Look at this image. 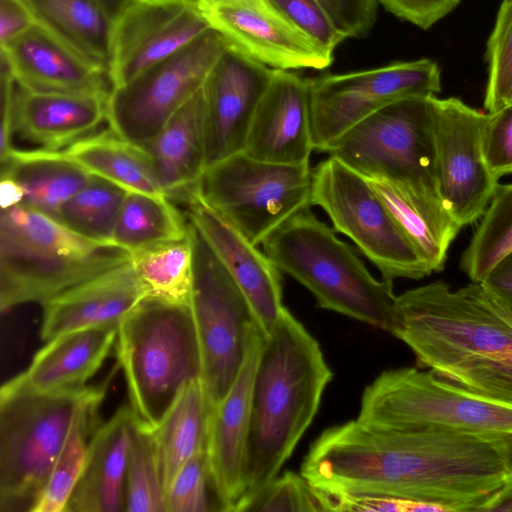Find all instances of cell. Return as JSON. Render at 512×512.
I'll list each match as a JSON object with an SVG mask.
<instances>
[{"label": "cell", "instance_id": "1", "mask_svg": "<svg viewBox=\"0 0 512 512\" xmlns=\"http://www.w3.org/2000/svg\"><path fill=\"white\" fill-rule=\"evenodd\" d=\"M300 473L329 493L367 494L479 512L512 483L492 442L450 430H395L359 420L331 426L312 443Z\"/></svg>", "mask_w": 512, "mask_h": 512}, {"label": "cell", "instance_id": "2", "mask_svg": "<svg viewBox=\"0 0 512 512\" xmlns=\"http://www.w3.org/2000/svg\"><path fill=\"white\" fill-rule=\"evenodd\" d=\"M443 380L512 406V323L480 282L435 281L397 295L390 332Z\"/></svg>", "mask_w": 512, "mask_h": 512}, {"label": "cell", "instance_id": "3", "mask_svg": "<svg viewBox=\"0 0 512 512\" xmlns=\"http://www.w3.org/2000/svg\"><path fill=\"white\" fill-rule=\"evenodd\" d=\"M332 377L318 341L284 307L265 337L255 371L243 500L278 476Z\"/></svg>", "mask_w": 512, "mask_h": 512}, {"label": "cell", "instance_id": "4", "mask_svg": "<svg viewBox=\"0 0 512 512\" xmlns=\"http://www.w3.org/2000/svg\"><path fill=\"white\" fill-rule=\"evenodd\" d=\"M269 260L307 288L317 306L390 332L397 295L306 206L261 243Z\"/></svg>", "mask_w": 512, "mask_h": 512}, {"label": "cell", "instance_id": "5", "mask_svg": "<svg viewBox=\"0 0 512 512\" xmlns=\"http://www.w3.org/2000/svg\"><path fill=\"white\" fill-rule=\"evenodd\" d=\"M116 355L135 417L156 427L180 389L201 379L189 304L146 296L117 329Z\"/></svg>", "mask_w": 512, "mask_h": 512}, {"label": "cell", "instance_id": "6", "mask_svg": "<svg viewBox=\"0 0 512 512\" xmlns=\"http://www.w3.org/2000/svg\"><path fill=\"white\" fill-rule=\"evenodd\" d=\"M357 420L395 430H450L484 438L512 465V406L449 383L431 371H383L363 391Z\"/></svg>", "mask_w": 512, "mask_h": 512}, {"label": "cell", "instance_id": "7", "mask_svg": "<svg viewBox=\"0 0 512 512\" xmlns=\"http://www.w3.org/2000/svg\"><path fill=\"white\" fill-rule=\"evenodd\" d=\"M435 99L409 97L392 102L350 128L323 152L365 178L391 181L447 213L436 176Z\"/></svg>", "mask_w": 512, "mask_h": 512}, {"label": "cell", "instance_id": "8", "mask_svg": "<svg viewBox=\"0 0 512 512\" xmlns=\"http://www.w3.org/2000/svg\"><path fill=\"white\" fill-rule=\"evenodd\" d=\"M104 390L0 395L1 512H31L76 415Z\"/></svg>", "mask_w": 512, "mask_h": 512}, {"label": "cell", "instance_id": "9", "mask_svg": "<svg viewBox=\"0 0 512 512\" xmlns=\"http://www.w3.org/2000/svg\"><path fill=\"white\" fill-rule=\"evenodd\" d=\"M189 238L193 251L189 305L200 351L201 381L211 408L236 380L251 330L259 322L241 289L190 221Z\"/></svg>", "mask_w": 512, "mask_h": 512}, {"label": "cell", "instance_id": "10", "mask_svg": "<svg viewBox=\"0 0 512 512\" xmlns=\"http://www.w3.org/2000/svg\"><path fill=\"white\" fill-rule=\"evenodd\" d=\"M312 168L265 162L244 152L205 169L196 192L253 245L311 206Z\"/></svg>", "mask_w": 512, "mask_h": 512}, {"label": "cell", "instance_id": "11", "mask_svg": "<svg viewBox=\"0 0 512 512\" xmlns=\"http://www.w3.org/2000/svg\"><path fill=\"white\" fill-rule=\"evenodd\" d=\"M311 205L325 211L335 232L350 238L382 279L433 273L368 180L339 159L329 155L312 169Z\"/></svg>", "mask_w": 512, "mask_h": 512}, {"label": "cell", "instance_id": "12", "mask_svg": "<svg viewBox=\"0 0 512 512\" xmlns=\"http://www.w3.org/2000/svg\"><path fill=\"white\" fill-rule=\"evenodd\" d=\"M227 45L211 28L180 51L114 87L107 101L109 127L145 148L202 88Z\"/></svg>", "mask_w": 512, "mask_h": 512}, {"label": "cell", "instance_id": "13", "mask_svg": "<svg viewBox=\"0 0 512 512\" xmlns=\"http://www.w3.org/2000/svg\"><path fill=\"white\" fill-rule=\"evenodd\" d=\"M440 91L439 66L426 58L309 78L313 149L323 152L350 128L392 102L436 96Z\"/></svg>", "mask_w": 512, "mask_h": 512}, {"label": "cell", "instance_id": "14", "mask_svg": "<svg viewBox=\"0 0 512 512\" xmlns=\"http://www.w3.org/2000/svg\"><path fill=\"white\" fill-rule=\"evenodd\" d=\"M486 116L458 98L435 99L433 134L438 189L445 210L461 228L483 215L499 184L483 153Z\"/></svg>", "mask_w": 512, "mask_h": 512}, {"label": "cell", "instance_id": "15", "mask_svg": "<svg viewBox=\"0 0 512 512\" xmlns=\"http://www.w3.org/2000/svg\"><path fill=\"white\" fill-rule=\"evenodd\" d=\"M211 27L192 0H129L114 16L108 72L114 87L191 44Z\"/></svg>", "mask_w": 512, "mask_h": 512}, {"label": "cell", "instance_id": "16", "mask_svg": "<svg viewBox=\"0 0 512 512\" xmlns=\"http://www.w3.org/2000/svg\"><path fill=\"white\" fill-rule=\"evenodd\" d=\"M130 259L131 253L116 245L80 255L28 242L0 226V309L43 303Z\"/></svg>", "mask_w": 512, "mask_h": 512}, {"label": "cell", "instance_id": "17", "mask_svg": "<svg viewBox=\"0 0 512 512\" xmlns=\"http://www.w3.org/2000/svg\"><path fill=\"white\" fill-rule=\"evenodd\" d=\"M226 42L272 69H325L324 51L265 0H209L198 4Z\"/></svg>", "mask_w": 512, "mask_h": 512}, {"label": "cell", "instance_id": "18", "mask_svg": "<svg viewBox=\"0 0 512 512\" xmlns=\"http://www.w3.org/2000/svg\"><path fill=\"white\" fill-rule=\"evenodd\" d=\"M272 68L227 45L204 85L206 168L241 153Z\"/></svg>", "mask_w": 512, "mask_h": 512}, {"label": "cell", "instance_id": "19", "mask_svg": "<svg viewBox=\"0 0 512 512\" xmlns=\"http://www.w3.org/2000/svg\"><path fill=\"white\" fill-rule=\"evenodd\" d=\"M266 334L250 333L241 370L225 397L209 409L206 454L221 511L235 512L247 490V445L255 371Z\"/></svg>", "mask_w": 512, "mask_h": 512}, {"label": "cell", "instance_id": "20", "mask_svg": "<svg viewBox=\"0 0 512 512\" xmlns=\"http://www.w3.org/2000/svg\"><path fill=\"white\" fill-rule=\"evenodd\" d=\"M1 60L17 85L32 92L92 94L109 98V72L39 23L1 46Z\"/></svg>", "mask_w": 512, "mask_h": 512}, {"label": "cell", "instance_id": "21", "mask_svg": "<svg viewBox=\"0 0 512 512\" xmlns=\"http://www.w3.org/2000/svg\"><path fill=\"white\" fill-rule=\"evenodd\" d=\"M313 150L309 78L274 69L243 152L265 162L299 165L309 163Z\"/></svg>", "mask_w": 512, "mask_h": 512}, {"label": "cell", "instance_id": "22", "mask_svg": "<svg viewBox=\"0 0 512 512\" xmlns=\"http://www.w3.org/2000/svg\"><path fill=\"white\" fill-rule=\"evenodd\" d=\"M198 229L249 302L266 336L284 309L280 271L264 252L215 213L193 191L184 200Z\"/></svg>", "mask_w": 512, "mask_h": 512}, {"label": "cell", "instance_id": "23", "mask_svg": "<svg viewBox=\"0 0 512 512\" xmlns=\"http://www.w3.org/2000/svg\"><path fill=\"white\" fill-rule=\"evenodd\" d=\"M148 295L130 259L41 303V339L47 342L73 330L118 326Z\"/></svg>", "mask_w": 512, "mask_h": 512}, {"label": "cell", "instance_id": "24", "mask_svg": "<svg viewBox=\"0 0 512 512\" xmlns=\"http://www.w3.org/2000/svg\"><path fill=\"white\" fill-rule=\"evenodd\" d=\"M117 329V325L83 328L47 341L26 370L2 385L0 395L85 387L109 355Z\"/></svg>", "mask_w": 512, "mask_h": 512}, {"label": "cell", "instance_id": "25", "mask_svg": "<svg viewBox=\"0 0 512 512\" xmlns=\"http://www.w3.org/2000/svg\"><path fill=\"white\" fill-rule=\"evenodd\" d=\"M107 101L99 95L32 92L17 85L11 108L12 135L41 149L59 151L107 120Z\"/></svg>", "mask_w": 512, "mask_h": 512}, {"label": "cell", "instance_id": "26", "mask_svg": "<svg viewBox=\"0 0 512 512\" xmlns=\"http://www.w3.org/2000/svg\"><path fill=\"white\" fill-rule=\"evenodd\" d=\"M135 416L129 405L92 434L86 462L64 512L125 511L126 470Z\"/></svg>", "mask_w": 512, "mask_h": 512}, {"label": "cell", "instance_id": "27", "mask_svg": "<svg viewBox=\"0 0 512 512\" xmlns=\"http://www.w3.org/2000/svg\"><path fill=\"white\" fill-rule=\"evenodd\" d=\"M164 194L183 202L205 169V100L203 86L145 147Z\"/></svg>", "mask_w": 512, "mask_h": 512}, {"label": "cell", "instance_id": "28", "mask_svg": "<svg viewBox=\"0 0 512 512\" xmlns=\"http://www.w3.org/2000/svg\"><path fill=\"white\" fill-rule=\"evenodd\" d=\"M1 159V176L14 180L22 189L21 205L57 220L62 205L92 178L64 151L13 147Z\"/></svg>", "mask_w": 512, "mask_h": 512}, {"label": "cell", "instance_id": "29", "mask_svg": "<svg viewBox=\"0 0 512 512\" xmlns=\"http://www.w3.org/2000/svg\"><path fill=\"white\" fill-rule=\"evenodd\" d=\"M63 151L90 174L128 192L166 196L146 149L122 138L110 127L74 142Z\"/></svg>", "mask_w": 512, "mask_h": 512}, {"label": "cell", "instance_id": "30", "mask_svg": "<svg viewBox=\"0 0 512 512\" xmlns=\"http://www.w3.org/2000/svg\"><path fill=\"white\" fill-rule=\"evenodd\" d=\"M37 23L108 71L113 16L98 0H22Z\"/></svg>", "mask_w": 512, "mask_h": 512}, {"label": "cell", "instance_id": "31", "mask_svg": "<svg viewBox=\"0 0 512 512\" xmlns=\"http://www.w3.org/2000/svg\"><path fill=\"white\" fill-rule=\"evenodd\" d=\"M395 221L432 272L443 269L461 227L445 212L385 179H368Z\"/></svg>", "mask_w": 512, "mask_h": 512}, {"label": "cell", "instance_id": "32", "mask_svg": "<svg viewBox=\"0 0 512 512\" xmlns=\"http://www.w3.org/2000/svg\"><path fill=\"white\" fill-rule=\"evenodd\" d=\"M209 403L201 379L185 384L154 427L165 491L179 470L206 448Z\"/></svg>", "mask_w": 512, "mask_h": 512}, {"label": "cell", "instance_id": "33", "mask_svg": "<svg viewBox=\"0 0 512 512\" xmlns=\"http://www.w3.org/2000/svg\"><path fill=\"white\" fill-rule=\"evenodd\" d=\"M186 221L164 195L127 192L116 221L113 243L134 253L188 237Z\"/></svg>", "mask_w": 512, "mask_h": 512}, {"label": "cell", "instance_id": "34", "mask_svg": "<svg viewBox=\"0 0 512 512\" xmlns=\"http://www.w3.org/2000/svg\"><path fill=\"white\" fill-rule=\"evenodd\" d=\"M106 390L88 401L76 415L68 437L31 512H63L86 462L89 441L99 426L98 409Z\"/></svg>", "mask_w": 512, "mask_h": 512}, {"label": "cell", "instance_id": "35", "mask_svg": "<svg viewBox=\"0 0 512 512\" xmlns=\"http://www.w3.org/2000/svg\"><path fill=\"white\" fill-rule=\"evenodd\" d=\"M481 217L460 261L471 281L480 283L512 253V183L497 185Z\"/></svg>", "mask_w": 512, "mask_h": 512}, {"label": "cell", "instance_id": "36", "mask_svg": "<svg viewBox=\"0 0 512 512\" xmlns=\"http://www.w3.org/2000/svg\"><path fill=\"white\" fill-rule=\"evenodd\" d=\"M131 263L150 296L189 304L193 251L188 237L131 253Z\"/></svg>", "mask_w": 512, "mask_h": 512}, {"label": "cell", "instance_id": "37", "mask_svg": "<svg viewBox=\"0 0 512 512\" xmlns=\"http://www.w3.org/2000/svg\"><path fill=\"white\" fill-rule=\"evenodd\" d=\"M128 191L98 176L60 208L57 220L79 236L100 244H114L113 233Z\"/></svg>", "mask_w": 512, "mask_h": 512}, {"label": "cell", "instance_id": "38", "mask_svg": "<svg viewBox=\"0 0 512 512\" xmlns=\"http://www.w3.org/2000/svg\"><path fill=\"white\" fill-rule=\"evenodd\" d=\"M125 511L166 512L163 469L154 429L136 417L127 460Z\"/></svg>", "mask_w": 512, "mask_h": 512}, {"label": "cell", "instance_id": "39", "mask_svg": "<svg viewBox=\"0 0 512 512\" xmlns=\"http://www.w3.org/2000/svg\"><path fill=\"white\" fill-rule=\"evenodd\" d=\"M333 511L330 495L313 486L301 473L287 471L245 498L236 512Z\"/></svg>", "mask_w": 512, "mask_h": 512}, {"label": "cell", "instance_id": "40", "mask_svg": "<svg viewBox=\"0 0 512 512\" xmlns=\"http://www.w3.org/2000/svg\"><path fill=\"white\" fill-rule=\"evenodd\" d=\"M488 81L484 107L488 113L503 107L512 83V0H504L487 42Z\"/></svg>", "mask_w": 512, "mask_h": 512}, {"label": "cell", "instance_id": "41", "mask_svg": "<svg viewBox=\"0 0 512 512\" xmlns=\"http://www.w3.org/2000/svg\"><path fill=\"white\" fill-rule=\"evenodd\" d=\"M221 511L212 483L206 448L179 470L166 493V512Z\"/></svg>", "mask_w": 512, "mask_h": 512}, {"label": "cell", "instance_id": "42", "mask_svg": "<svg viewBox=\"0 0 512 512\" xmlns=\"http://www.w3.org/2000/svg\"><path fill=\"white\" fill-rule=\"evenodd\" d=\"M265 1L329 54L346 39L317 0Z\"/></svg>", "mask_w": 512, "mask_h": 512}, {"label": "cell", "instance_id": "43", "mask_svg": "<svg viewBox=\"0 0 512 512\" xmlns=\"http://www.w3.org/2000/svg\"><path fill=\"white\" fill-rule=\"evenodd\" d=\"M482 146L486 164L497 180L512 174V104L487 113Z\"/></svg>", "mask_w": 512, "mask_h": 512}, {"label": "cell", "instance_id": "44", "mask_svg": "<svg viewBox=\"0 0 512 512\" xmlns=\"http://www.w3.org/2000/svg\"><path fill=\"white\" fill-rule=\"evenodd\" d=\"M346 37H361L373 26L378 0H317Z\"/></svg>", "mask_w": 512, "mask_h": 512}, {"label": "cell", "instance_id": "45", "mask_svg": "<svg viewBox=\"0 0 512 512\" xmlns=\"http://www.w3.org/2000/svg\"><path fill=\"white\" fill-rule=\"evenodd\" d=\"M324 491V490H323ZM333 511L426 512L445 511L437 504L367 494L329 493Z\"/></svg>", "mask_w": 512, "mask_h": 512}, {"label": "cell", "instance_id": "46", "mask_svg": "<svg viewBox=\"0 0 512 512\" xmlns=\"http://www.w3.org/2000/svg\"><path fill=\"white\" fill-rule=\"evenodd\" d=\"M392 14L422 29H428L461 0H378Z\"/></svg>", "mask_w": 512, "mask_h": 512}, {"label": "cell", "instance_id": "47", "mask_svg": "<svg viewBox=\"0 0 512 512\" xmlns=\"http://www.w3.org/2000/svg\"><path fill=\"white\" fill-rule=\"evenodd\" d=\"M36 23L22 0H0V45L3 46Z\"/></svg>", "mask_w": 512, "mask_h": 512}, {"label": "cell", "instance_id": "48", "mask_svg": "<svg viewBox=\"0 0 512 512\" xmlns=\"http://www.w3.org/2000/svg\"><path fill=\"white\" fill-rule=\"evenodd\" d=\"M481 283L512 312V253L500 261Z\"/></svg>", "mask_w": 512, "mask_h": 512}, {"label": "cell", "instance_id": "49", "mask_svg": "<svg viewBox=\"0 0 512 512\" xmlns=\"http://www.w3.org/2000/svg\"><path fill=\"white\" fill-rule=\"evenodd\" d=\"M23 197L24 194L21 187L14 180L6 176H1L0 204L2 209L21 205Z\"/></svg>", "mask_w": 512, "mask_h": 512}, {"label": "cell", "instance_id": "50", "mask_svg": "<svg viewBox=\"0 0 512 512\" xmlns=\"http://www.w3.org/2000/svg\"><path fill=\"white\" fill-rule=\"evenodd\" d=\"M512 512V484L507 485L487 501L479 512Z\"/></svg>", "mask_w": 512, "mask_h": 512}, {"label": "cell", "instance_id": "51", "mask_svg": "<svg viewBox=\"0 0 512 512\" xmlns=\"http://www.w3.org/2000/svg\"><path fill=\"white\" fill-rule=\"evenodd\" d=\"M100 1L103 6L108 10V12L114 16L122 9V7L129 1V0H98Z\"/></svg>", "mask_w": 512, "mask_h": 512}, {"label": "cell", "instance_id": "52", "mask_svg": "<svg viewBox=\"0 0 512 512\" xmlns=\"http://www.w3.org/2000/svg\"><path fill=\"white\" fill-rule=\"evenodd\" d=\"M512 104V83L505 95L504 101H503V107L506 105Z\"/></svg>", "mask_w": 512, "mask_h": 512}, {"label": "cell", "instance_id": "53", "mask_svg": "<svg viewBox=\"0 0 512 512\" xmlns=\"http://www.w3.org/2000/svg\"><path fill=\"white\" fill-rule=\"evenodd\" d=\"M503 311L506 315V317L509 319V321L512 323V312L508 310L505 306H503Z\"/></svg>", "mask_w": 512, "mask_h": 512}, {"label": "cell", "instance_id": "54", "mask_svg": "<svg viewBox=\"0 0 512 512\" xmlns=\"http://www.w3.org/2000/svg\"><path fill=\"white\" fill-rule=\"evenodd\" d=\"M192 1H194V2H196V3H198V4H199V3H201V2H205V1H209V0H192Z\"/></svg>", "mask_w": 512, "mask_h": 512}]
</instances>
